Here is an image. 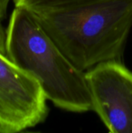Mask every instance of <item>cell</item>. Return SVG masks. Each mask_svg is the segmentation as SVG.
<instances>
[{
  "label": "cell",
  "mask_w": 132,
  "mask_h": 133,
  "mask_svg": "<svg viewBox=\"0 0 132 133\" xmlns=\"http://www.w3.org/2000/svg\"><path fill=\"white\" fill-rule=\"evenodd\" d=\"M25 8L84 72L120 58L132 27V0H64Z\"/></svg>",
  "instance_id": "6da1fadb"
},
{
  "label": "cell",
  "mask_w": 132,
  "mask_h": 133,
  "mask_svg": "<svg viewBox=\"0 0 132 133\" xmlns=\"http://www.w3.org/2000/svg\"><path fill=\"white\" fill-rule=\"evenodd\" d=\"M7 57L32 74L47 100L74 113L93 110L86 72L76 67L25 7H15L5 30Z\"/></svg>",
  "instance_id": "7a4b0ae2"
},
{
  "label": "cell",
  "mask_w": 132,
  "mask_h": 133,
  "mask_svg": "<svg viewBox=\"0 0 132 133\" xmlns=\"http://www.w3.org/2000/svg\"><path fill=\"white\" fill-rule=\"evenodd\" d=\"M39 81L0 52V133H16L42 123L48 114Z\"/></svg>",
  "instance_id": "3957f363"
},
{
  "label": "cell",
  "mask_w": 132,
  "mask_h": 133,
  "mask_svg": "<svg viewBox=\"0 0 132 133\" xmlns=\"http://www.w3.org/2000/svg\"><path fill=\"white\" fill-rule=\"evenodd\" d=\"M93 110L111 133H132V72L120 62H101L86 72Z\"/></svg>",
  "instance_id": "277c9868"
},
{
  "label": "cell",
  "mask_w": 132,
  "mask_h": 133,
  "mask_svg": "<svg viewBox=\"0 0 132 133\" xmlns=\"http://www.w3.org/2000/svg\"><path fill=\"white\" fill-rule=\"evenodd\" d=\"M60 1H64V0H13L15 7H18V6L28 7L32 5H46V4L58 2Z\"/></svg>",
  "instance_id": "5b68a950"
},
{
  "label": "cell",
  "mask_w": 132,
  "mask_h": 133,
  "mask_svg": "<svg viewBox=\"0 0 132 133\" xmlns=\"http://www.w3.org/2000/svg\"><path fill=\"white\" fill-rule=\"evenodd\" d=\"M0 52L6 55V48H5V30L3 28V26L0 21Z\"/></svg>",
  "instance_id": "8992f818"
},
{
  "label": "cell",
  "mask_w": 132,
  "mask_h": 133,
  "mask_svg": "<svg viewBox=\"0 0 132 133\" xmlns=\"http://www.w3.org/2000/svg\"><path fill=\"white\" fill-rule=\"evenodd\" d=\"M10 0H0V21L5 19Z\"/></svg>",
  "instance_id": "52a82bcc"
}]
</instances>
